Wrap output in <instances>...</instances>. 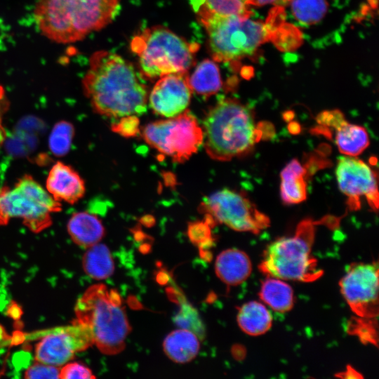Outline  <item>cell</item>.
<instances>
[{"mask_svg":"<svg viewBox=\"0 0 379 379\" xmlns=\"http://www.w3.org/2000/svg\"><path fill=\"white\" fill-rule=\"evenodd\" d=\"M202 129L207 154L222 161L249 153L262 133L252 109L230 98L220 99L211 107Z\"/></svg>","mask_w":379,"mask_h":379,"instance_id":"obj_3","label":"cell"},{"mask_svg":"<svg viewBox=\"0 0 379 379\" xmlns=\"http://www.w3.org/2000/svg\"><path fill=\"white\" fill-rule=\"evenodd\" d=\"M199 20L210 16H246L252 14L255 0H190Z\"/></svg>","mask_w":379,"mask_h":379,"instance_id":"obj_20","label":"cell"},{"mask_svg":"<svg viewBox=\"0 0 379 379\" xmlns=\"http://www.w3.org/2000/svg\"><path fill=\"white\" fill-rule=\"evenodd\" d=\"M142 77L121 56L100 51L90 58L82 79L83 90L93 110L100 115L136 116L147 109L148 93Z\"/></svg>","mask_w":379,"mask_h":379,"instance_id":"obj_1","label":"cell"},{"mask_svg":"<svg viewBox=\"0 0 379 379\" xmlns=\"http://www.w3.org/2000/svg\"><path fill=\"white\" fill-rule=\"evenodd\" d=\"M84 272L95 280H104L114 272L115 265L109 248L100 242L87 248L82 258Z\"/></svg>","mask_w":379,"mask_h":379,"instance_id":"obj_21","label":"cell"},{"mask_svg":"<svg viewBox=\"0 0 379 379\" xmlns=\"http://www.w3.org/2000/svg\"><path fill=\"white\" fill-rule=\"evenodd\" d=\"M163 350L173 362L188 363L192 361L199 352V338L192 331L180 328L167 335L163 342Z\"/></svg>","mask_w":379,"mask_h":379,"instance_id":"obj_18","label":"cell"},{"mask_svg":"<svg viewBox=\"0 0 379 379\" xmlns=\"http://www.w3.org/2000/svg\"><path fill=\"white\" fill-rule=\"evenodd\" d=\"M280 0H255V6H263L268 4L277 3Z\"/></svg>","mask_w":379,"mask_h":379,"instance_id":"obj_35","label":"cell"},{"mask_svg":"<svg viewBox=\"0 0 379 379\" xmlns=\"http://www.w3.org/2000/svg\"><path fill=\"white\" fill-rule=\"evenodd\" d=\"M8 109V100L3 86L0 85V147L4 143L6 136V133L3 126V116Z\"/></svg>","mask_w":379,"mask_h":379,"instance_id":"obj_34","label":"cell"},{"mask_svg":"<svg viewBox=\"0 0 379 379\" xmlns=\"http://www.w3.org/2000/svg\"><path fill=\"white\" fill-rule=\"evenodd\" d=\"M59 378L61 379H92L95 378L92 371L79 362H67L60 368Z\"/></svg>","mask_w":379,"mask_h":379,"instance_id":"obj_29","label":"cell"},{"mask_svg":"<svg viewBox=\"0 0 379 379\" xmlns=\"http://www.w3.org/2000/svg\"><path fill=\"white\" fill-rule=\"evenodd\" d=\"M142 136L151 147L179 163L188 160L204 142L203 129L187 109L168 119L148 124Z\"/></svg>","mask_w":379,"mask_h":379,"instance_id":"obj_9","label":"cell"},{"mask_svg":"<svg viewBox=\"0 0 379 379\" xmlns=\"http://www.w3.org/2000/svg\"><path fill=\"white\" fill-rule=\"evenodd\" d=\"M200 210L213 222L224 224L239 232L256 234L270 225L268 217L259 211L244 194L228 189L206 197Z\"/></svg>","mask_w":379,"mask_h":379,"instance_id":"obj_10","label":"cell"},{"mask_svg":"<svg viewBox=\"0 0 379 379\" xmlns=\"http://www.w3.org/2000/svg\"><path fill=\"white\" fill-rule=\"evenodd\" d=\"M192 93L187 72L167 74L160 77L153 87L149 105L156 114L173 117L187 109Z\"/></svg>","mask_w":379,"mask_h":379,"instance_id":"obj_14","label":"cell"},{"mask_svg":"<svg viewBox=\"0 0 379 379\" xmlns=\"http://www.w3.org/2000/svg\"><path fill=\"white\" fill-rule=\"evenodd\" d=\"M139 121L135 115L126 116L112 126V129L124 137L136 135L139 132Z\"/></svg>","mask_w":379,"mask_h":379,"instance_id":"obj_31","label":"cell"},{"mask_svg":"<svg viewBox=\"0 0 379 379\" xmlns=\"http://www.w3.org/2000/svg\"><path fill=\"white\" fill-rule=\"evenodd\" d=\"M326 0H291V9L296 20L305 25L319 21L326 13Z\"/></svg>","mask_w":379,"mask_h":379,"instance_id":"obj_26","label":"cell"},{"mask_svg":"<svg viewBox=\"0 0 379 379\" xmlns=\"http://www.w3.org/2000/svg\"><path fill=\"white\" fill-rule=\"evenodd\" d=\"M314 235V222L309 219L302 221L293 236L279 239L267 246L260 270L282 280L315 281L323 272L312 256Z\"/></svg>","mask_w":379,"mask_h":379,"instance_id":"obj_6","label":"cell"},{"mask_svg":"<svg viewBox=\"0 0 379 379\" xmlns=\"http://www.w3.org/2000/svg\"><path fill=\"white\" fill-rule=\"evenodd\" d=\"M335 130V143L343 154L356 157L362 153L369 145L368 133L363 126L345 121Z\"/></svg>","mask_w":379,"mask_h":379,"instance_id":"obj_24","label":"cell"},{"mask_svg":"<svg viewBox=\"0 0 379 379\" xmlns=\"http://www.w3.org/2000/svg\"><path fill=\"white\" fill-rule=\"evenodd\" d=\"M74 135L73 125L67 121H60L55 124L48 139V147L51 152L58 157L68 153Z\"/></svg>","mask_w":379,"mask_h":379,"instance_id":"obj_27","label":"cell"},{"mask_svg":"<svg viewBox=\"0 0 379 379\" xmlns=\"http://www.w3.org/2000/svg\"><path fill=\"white\" fill-rule=\"evenodd\" d=\"M214 61L232 62L254 53L271 34L270 25L250 17L210 16L200 19Z\"/></svg>","mask_w":379,"mask_h":379,"instance_id":"obj_7","label":"cell"},{"mask_svg":"<svg viewBox=\"0 0 379 379\" xmlns=\"http://www.w3.org/2000/svg\"><path fill=\"white\" fill-rule=\"evenodd\" d=\"M60 209V202L31 175H25L13 186L0 188V225L20 218L32 232L39 233L52 224V214Z\"/></svg>","mask_w":379,"mask_h":379,"instance_id":"obj_8","label":"cell"},{"mask_svg":"<svg viewBox=\"0 0 379 379\" xmlns=\"http://www.w3.org/2000/svg\"><path fill=\"white\" fill-rule=\"evenodd\" d=\"M306 169L297 159L288 162L281 172L280 195L286 204L303 201L307 197Z\"/></svg>","mask_w":379,"mask_h":379,"instance_id":"obj_19","label":"cell"},{"mask_svg":"<svg viewBox=\"0 0 379 379\" xmlns=\"http://www.w3.org/2000/svg\"><path fill=\"white\" fill-rule=\"evenodd\" d=\"M74 321L86 326L93 345L106 355H115L126 347L131 327L119 293L102 284L89 286L77 300Z\"/></svg>","mask_w":379,"mask_h":379,"instance_id":"obj_4","label":"cell"},{"mask_svg":"<svg viewBox=\"0 0 379 379\" xmlns=\"http://www.w3.org/2000/svg\"><path fill=\"white\" fill-rule=\"evenodd\" d=\"M318 122L320 124L333 127L335 129L346 120L344 115L339 110L324 111L318 116Z\"/></svg>","mask_w":379,"mask_h":379,"instance_id":"obj_32","label":"cell"},{"mask_svg":"<svg viewBox=\"0 0 379 379\" xmlns=\"http://www.w3.org/2000/svg\"><path fill=\"white\" fill-rule=\"evenodd\" d=\"M251 267L248 256L236 248L222 251L215 261L217 277L229 286L239 285L246 281L250 276Z\"/></svg>","mask_w":379,"mask_h":379,"instance_id":"obj_16","label":"cell"},{"mask_svg":"<svg viewBox=\"0 0 379 379\" xmlns=\"http://www.w3.org/2000/svg\"><path fill=\"white\" fill-rule=\"evenodd\" d=\"M335 175L340 191L348 198L347 204L351 209L359 208L361 197H364L373 209H378L377 175L368 164L354 157H340Z\"/></svg>","mask_w":379,"mask_h":379,"instance_id":"obj_13","label":"cell"},{"mask_svg":"<svg viewBox=\"0 0 379 379\" xmlns=\"http://www.w3.org/2000/svg\"><path fill=\"white\" fill-rule=\"evenodd\" d=\"M119 11V0H37L34 18L44 36L69 44L101 29Z\"/></svg>","mask_w":379,"mask_h":379,"instance_id":"obj_2","label":"cell"},{"mask_svg":"<svg viewBox=\"0 0 379 379\" xmlns=\"http://www.w3.org/2000/svg\"><path fill=\"white\" fill-rule=\"evenodd\" d=\"M189 83L192 91L206 97L219 91L222 80L215 61L208 59L201 61L189 76Z\"/></svg>","mask_w":379,"mask_h":379,"instance_id":"obj_25","label":"cell"},{"mask_svg":"<svg viewBox=\"0 0 379 379\" xmlns=\"http://www.w3.org/2000/svg\"><path fill=\"white\" fill-rule=\"evenodd\" d=\"M260 297L267 306L277 312H288L293 305V290L280 279H267L261 286Z\"/></svg>","mask_w":379,"mask_h":379,"instance_id":"obj_23","label":"cell"},{"mask_svg":"<svg viewBox=\"0 0 379 379\" xmlns=\"http://www.w3.org/2000/svg\"><path fill=\"white\" fill-rule=\"evenodd\" d=\"M131 48L138 58L142 76L154 79L187 72L195 63L199 45L186 41L164 27L155 26L134 36Z\"/></svg>","mask_w":379,"mask_h":379,"instance_id":"obj_5","label":"cell"},{"mask_svg":"<svg viewBox=\"0 0 379 379\" xmlns=\"http://www.w3.org/2000/svg\"><path fill=\"white\" fill-rule=\"evenodd\" d=\"M237 321L244 332L251 335H258L266 333L270 328L272 317L265 305L257 301H251L239 309Z\"/></svg>","mask_w":379,"mask_h":379,"instance_id":"obj_22","label":"cell"},{"mask_svg":"<svg viewBox=\"0 0 379 379\" xmlns=\"http://www.w3.org/2000/svg\"><path fill=\"white\" fill-rule=\"evenodd\" d=\"M175 322L182 328L192 331L199 338L204 335V328L198 314L194 309L187 305H183L175 317Z\"/></svg>","mask_w":379,"mask_h":379,"instance_id":"obj_28","label":"cell"},{"mask_svg":"<svg viewBox=\"0 0 379 379\" xmlns=\"http://www.w3.org/2000/svg\"><path fill=\"white\" fill-rule=\"evenodd\" d=\"M67 230L74 244L86 248L99 243L105 232L101 220L86 211L74 213L67 222Z\"/></svg>","mask_w":379,"mask_h":379,"instance_id":"obj_17","label":"cell"},{"mask_svg":"<svg viewBox=\"0 0 379 379\" xmlns=\"http://www.w3.org/2000/svg\"><path fill=\"white\" fill-rule=\"evenodd\" d=\"M340 291L359 319L373 320L378 315V269L374 263L350 267L340 282Z\"/></svg>","mask_w":379,"mask_h":379,"instance_id":"obj_11","label":"cell"},{"mask_svg":"<svg viewBox=\"0 0 379 379\" xmlns=\"http://www.w3.org/2000/svg\"><path fill=\"white\" fill-rule=\"evenodd\" d=\"M93 345L89 329L73 320L70 326L44 335L36 345L34 358L36 361L60 367L70 361L76 353Z\"/></svg>","mask_w":379,"mask_h":379,"instance_id":"obj_12","label":"cell"},{"mask_svg":"<svg viewBox=\"0 0 379 379\" xmlns=\"http://www.w3.org/2000/svg\"><path fill=\"white\" fill-rule=\"evenodd\" d=\"M60 367L36 361L25 372V378H59Z\"/></svg>","mask_w":379,"mask_h":379,"instance_id":"obj_30","label":"cell"},{"mask_svg":"<svg viewBox=\"0 0 379 379\" xmlns=\"http://www.w3.org/2000/svg\"><path fill=\"white\" fill-rule=\"evenodd\" d=\"M189 235L194 241H201L203 238L209 239L211 236L210 228L206 222H194L189 226Z\"/></svg>","mask_w":379,"mask_h":379,"instance_id":"obj_33","label":"cell"},{"mask_svg":"<svg viewBox=\"0 0 379 379\" xmlns=\"http://www.w3.org/2000/svg\"><path fill=\"white\" fill-rule=\"evenodd\" d=\"M46 187L54 199L70 204L81 199L86 191L84 181L79 174L61 161L56 162L50 169Z\"/></svg>","mask_w":379,"mask_h":379,"instance_id":"obj_15","label":"cell"}]
</instances>
